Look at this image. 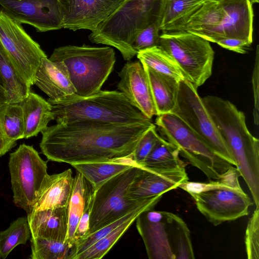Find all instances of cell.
I'll return each instance as SVG.
<instances>
[{
	"label": "cell",
	"mask_w": 259,
	"mask_h": 259,
	"mask_svg": "<svg viewBox=\"0 0 259 259\" xmlns=\"http://www.w3.org/2000/svg\"><path fill=\"white\" fill-rule=\"evenodd\" d=\"M152 120L110 123L90 120L56 123L41 132L39 146L47 159L70 164L131 158Z\"/></svg>",
	"instance_id": "6da1fadb"
},
{
	"label": "cell",
	"mask_w": 259,
	"mask_h": 259,
	"mask_svg": "<svg viewBox=\"0 0 259 259\" xmlns=\"http://www.w3.org/2000/svg\"><path fill=\"white\" fill-rule=\"evenodd\" d=\"M202 100L259 208L258 139L248 130L244 113L231 102L211 95Z\"/></svg>",
	"instance_id": "7a4b0ae2"
},
{
	"label": "cell",
	"mask_w": 259,
	"mask_h": 259,
	"mask_svg": "<svg viewBox=\"0 0 259 259\" xmlns=\"http://www.w3.org/2000/svg\"><path fill=\"white\" fill-rule=\"evenodd\" d=\"M57 123L90 120L110 123L151 120L134 107L120 91H102L87 97L75 95L58 101L48 99Z\"/></svg>",
	"instance_id": "3957f363"
},
{
	"label": "cell",
	"mask_w": 259,
	"mask_h": 259,
	"mask_svg": "<svg viewBox=\"0 0 259 259\" xmlns=\"http://www.w3.org/2000/svg\"><path fill=\"white\" fill-rule=\"evenodd\" d=\"M239 176L237 168L232 166L218 180L206 183L187 181L178 188L188 193L198 210L208 221L217 226L247 215L253 204L242 189Z\"/></svg>",
	"instance_id": "277c9868"
},
{
	"label": "cell",
	"mask_w": 259,
	"mask_h": 259,
	"mask_svg": "<svg viewBox=\"0 0 259 259\" xmlns=\"http://www.w3.org/2000/svg\"><path fill=\"white\" fill-rule=\"evenodd\" d=\"M164 0H125L89 35L90 40L117 49L124 60L137 53L132 44L137 33L160 20Z\"/></svg>",
	"instance_id": "5b68a950"
},
{
	"label": "cell",
	"mask_w": 259,
	"mask_h": 259,
	"mask_svg": "<svg viewBox=\"0 0 259 259\" xmlns=\"http://www.w3.org/2000/svg\"><path fill=\"white\" fill-rule=\"evenodd\" d=\"M135 221L149 258L195 257L190 231L178 215L152 209L141 212Z\"/></svg>",
	"instance_id": "8992f818"
},
{
	"label": "cell",
	"mask_w": 259,
	"mask_h": 259,
	"mask_svg": "<svg viewBox=\"0 0 259 259\" xmlns=\"http://www.w3.org/2000/svg\"><path fill=\"white\" fill-rule=\"evenodd\" d=\"M52 61L63 62L75 88V95L87 97L101 90L113 70L115 53L110 47L67 45L54 49Z\"/></svg>",
	"instance_id": "52a82bcc"
},
{
	"label": "cell",
	"mask_w": 259,
	"mask_h": 259,
	"mask_svg": "<svg viewBox=\"0 0 259 259\" xmlns=\"http://www.w3.org/2000/svg\"><path fill=\"white\" fill-rule=\"evenodd\" d=\"M155 123L162 138L176 146L180 155L210 180H218L232 166L217 154L173 113L157 115Z\"/></svg>",
	"instance_id": "ba28073f"
},
{
	"label": "cell",
	"mask_w": 259,
	"mask_h": 259,
	"mask_svg": "<svg viewBox=\"0 0 259 259\" xmlns=\"http://www.w3.org/2000/svg\"><path fill=\"white\" fill-rule=\"evenodd\" d=\"M134 165L116 175L93 190L89 217V234L121 219L134 209L152 205L130 199L127 193L140 168Z\"/></svg>",
	"instance_id": "9c48e42d"
},
{
	"label": "cell",
	"mask_w": 259,
	"mask_h": 259,
	"mask_svg": "<svg viewBox=\"0 0 259 259\" xmlns=\"http://www.w3.org/2000/svg\"><path fill=\"white\" fill-rule=\"evenodd\" d=\"M158 46L176 61L186 80L196 88L211 76L214 52L206 39L185 31L163 32Z\"/></svg>",
	"instance_id": "30bf717a"
},
{
	"label": "cell",
	"mask_w": 259,
	"mask_h": 259,
	"mask_svg": "<svg viewBox=\"0 0 259 259\" xmlns=\"http://www.w3.org/2000/svg\"><path fill=\"white\" fill-rule=\"evenodd\" d=\"M13 202L30 213L49 174L47 163L32 146L22 144L9 155Z\"/></svg>",
	"instance_id": "8fae6325"
},
{
	"label": "cell",
	"mask_w": 259,
	"mask_h": 259,
	"mask_svg": "<svg viewBox=\"0 0 259 259\" xmlns=\"http://www.w3.org/2000/svg\"><path fill=\"white\" fill-rule=\"evenodd\" d=\"M217 154L231 164L236 162L206 108L197 88L186 79L179 80L176 105L173 111Z\"/></svg>",
	"instance_id": "7c38bea8"
},
{
	"label": "cell",
	"mask_w": 259,
	"mask_h": 259,
	"mask_svg": "<svg viewBox=\"0 0 259 259\" xmlns=\"http://www.w3.org/2000/svg\"><path fill=\"white\" fill-rule=\"evenodd\" d=\"M0 47L24 80L34 85L42 58L47 57L39 44L15 21L0 10Z\"/></svg>",
	"instance_id": "4fadbf2b"
},
{
	"label": "cell",
	"mask_w": 259,
	"mask_h": 259,
	"mask_svg": "<svg viewBox=\"0 0 259 259\" xmlns=\"http://www.w3.org/2000/svg\"><path fill=\"white\" fill-rule=\"evenodd\" d=\"M1 9L17 23L34 27L37 32L63 28L58 0H0Z\"/></svg>",
	"instance_id": "5bb4252c"
},
{
	"label": "cell",
	"mask_w": 259,
	"mask_h": 259,
	"mask_svg": "<svg viewBox=\"0 0 259 259\" xmlns=\"http://www.w3.org/2000/svg\"><path fill=\"white\" fill-rule=\"evenodd\" d=\"M188 180L185 167L157 170L140 166L130 186L127 196L130 199L148 203L155 207L164 194Z\"/></svg>",
	"instance_id": "9a60e30c"
},
{
	"label": "cell",
	"mask_w": 259,
	"mask_h": 259,
	"mask_svg": "<svg viewBox=\"0 0 259 259\" xmlns=\"http://www.w3.org/2000/svg\"><path fill=\"white\" fill-rule=\"evenodd\" d=\"M125 0H58L63 28L91 31L108 18Z\"/></svg>",
	"instance_id": "2e32d148"
},
{
	"label": "cell",
	"mask_w": 259,
	"mask_h": 259,
	"mask_svg": "<svg viewBox=\"0 0 259 259\" xmlns=\"http://www.w3.org/2000/svg\"><path fill=\"white\" fill-rule=\"evenodd\" d=\"M117 89L131 104L151 119L157 112L146 71L139 61H128L118 73Z\"/></svg>",
	"instance_id": "e0dca14e"
},
{
	"label": "cell",
	"mask_w": 259,
	"mask_h": 259,
	"mask_svg": "<svg viewBox=\"0 0 259 259\" xmlns=\"http://www.w3.org/2000/svg\"><path fill=\"white\" fill-rule=\"evenodd\" d=\"M224 12L219 32V39H242L252 42L253 11L250 0L220 1ZM215 42V43H216Z\"/></svg>",
	"instance_id": "ac0fdd59"
},
{
	"label": "cell",
	"mask_w": 259,
	"mask_h": 259,
	"mask_svg": "<svg viewBox=\"0 0 259 259\" xmlns=\"http://www.w3.org/2000/svg\"><path fill=\"white\" fill-rule=\"evenodd\" d=\"M34 84L53 101L60 100L76 93L65 64L60 61L50 60L48 57L42 59Z\"/></svg>",
	"instance_id": "d6986e66"
},
{
	"label": "cell",
	"mask_w": 259,
	"mask_h": 259,
	"mask_svg": "<svg viewBox=\"0 0 259 259\" xmlns=\"http://www.w3.org/2000/svg\"><path fill=\"white\" fill-rule=\"evenodd\" d=\"M27 217L31 237L66 241L68 229V206L33 211Z\"/></svg>",
	"instance_id": "ffe728a7"
},
{
	"label": "cell",
	"mask_w": 259,
	"mask_h": 259,
	"mask_svg": "<svg viewBox=\"0 0 259 259\" xmlns=\"http://www.w3.org/2000/svg\"><path fill=\"white\" fill-rule=\"evenodd\" d=\"M73 181L72 171L70 168L59 174L49 175L32 211L67 206L73 190Z\"/></svg>",
	"instance_id": "44dd1931"
},
{
	"label": "cell",
	"mask_w": 259,
	"mask_h": 259,
	"mask_svg": "<svg viewBox=\"0 0 259 259\" xmlns=\"http://www.w3.org/2000/svg\"><path fill=\"white\" fill-rule=\"evenodd\" d=\"M224 12L220 1H206L189 18L180 31H185L216 42Z\"/></svg>",
	"instance_id": "7402d4cb"
},
{
	"label": "cell",
	"mask_w": 259,
	"mask_h": 259,
	"mask_svg": "<svg viewBox=\"0 0 259 259\" xmlns=\"http://www.w3.org/2000/svg\"><path fill=\"white\" fill-rule=\"evenodd\" d=\"M142 65L148 79L157 115L172 112L176 105L179 81L146 65Z\"/></svg>",
	"instance_id": "603a6c76"
},
{
	"label": "cell",
	"mask_w": 259,
	"mask_h": 259,
	"mask_svg": "<svg viewBox=\"0 0 259 259\" xmlns=\"http://www.w3.org/2000/svg\"><path fill=\"white\" fill-rule=\"evenodd\" d=\"M20 104L24 118V139L36 136L54 120L50 103L35 93L30 92Z\"/></svg>",
	"instance_id": "cb8c5ba5"
},
{
	"label": "cell",
	"mask_w": 259,
	"mask_h": 259,
	"mask_svg": "<svg viewBox=\"0 0 259 259\" xmlns=\"http://www.w3.org/2000/svg\"><path fill=\"white\" fill-rule=\"evenodd\" d=\"M207 0H164L159 28L163 32L179 31L189 18Z\"/></svg>",
	"instance_id": "d4e9b609"
},
{
	"label": "cell",
	"mask_w": 259,
	"mask_h": 259,
	"mask_svg": "<svg viewBox=\"0 0 259 259\" xmlns=\"http://www.w3.org/2000/svg\"><path fill=\"white\" fill-rule=\"evenodd\" d=\"M93 190L90 183L77 171L74 177L73 190L68 205V229L66 240L76 241L74 239L76 230L82 215L91 202Z\"/></svg>",
	"instance_id": "484cf974"
},
{
	"label": "cell",
	"mask_w": 259,
	"mask_h": 259,
	"mask_svg": "<svg viewBox=\"0 0 259 259\" xmlns=\"http://www.w3.org/2000/svg\"><path fill=\"white\" fill-rule=\"evenodd\" d=\"M134 165L136 164L131 158H125L71 165L84 177L95 190L106 181Z\"/></svg>",
	"instance_id": "4316f807"
},
{
	"label": "cell",
	"mask_w": 259,
	"mask_h": 259,
	"mask_svg": "<svg viewBox=\"0 0 259 259\" xmlns=\"http://www.w3.org/2000/svg\"><path fill=\"white\" fill-rule=\"evenodd\" d=\"M0 78L7 97V103H20L30 92L31 86L15 68L0 47Z\"/></svg>",
	"instance_id": "83f0119b"
},
{
	"label": "cell",
	"mask_w": 259,
	"mask_h": 259,
	"mask_svg": "<svg viewBox=\"0 0 259 259\" xmlns=\"http://www.w3.org/2000/svg\"><path fill=\"white\" fill-rule=\"evenodd\" d=\"M179 155L178 148L161 137L148 155L139 166L157 170L184 167L185 165L180 159Z\"/></svg>",
	"instance_id": "f1b7e54d"
},
{
	"label": "cell",
	"mask_w": 259,
	"mask_h": 259,
	"mask_svg": "<svg viewBox=\"0 0 259 259\" xmlns=\"http://www.w3.org/2000/svg\"><path fill=\"white\" fill-rule=\"evenodd\" d=\"M31 259H74L76 241H61L40 237L30 239Z\"/></svg>",
	"instance_id": "f546056e"
},
{
	"label": "cell",
	"mask_w": 259,
	"mask_h": 259,
	"mask_svg": "<svg viewBox=\"0 0 259 259\" xmlns=\"http://www.w3.org/2000/svg\"><path fill=\"white\" fill-rule=\"evenodd\" d=\"M139 61L153 70L172 76L178 80L186 79L176 61L159 46L139 51Z\"/></svg>",
	"instance_id": "4dcf8cb0"
},
{
	"label": "cell",
	"mask_w": 259,
	"mask_h": 259,
	"mask_svg": "<svg viewBox=\"0 0 259 259\" xmlns=\"http://www.w3.org/2000/svg\"><path fill=\"white\" fill-rule=\"evenodd\" d=\"M31 237L27 217H20L0 232V256L6 258L17 246L25 244Z\"/></svg>",
	"instance_id": "1f68e13d"
},
{
	"label": "cell",
	"mask_w": 259,
	"mask_h": 259,
	"mask_svg": "<svg viewBox=\"0 0 259 259\" xmlns=\"http://www.w3.org/2000/svg\"><path fill=\"white\" fill-rule=\"evenodd\" d=\"M142 212L138 211L118 226L108 234L96 241L75 259H98L102 258L116 243L137 217Z\"/></svg>",
	"instance_id": "d6a6232c"
},
{
	"label": "cell",
	"mask_w": 259,
	"mask_h": 259,
	"mask_svg": "<svg viewBox=\"0 0 259 259\" xmlns=\"http://www.w3.org/2000/svg\"><path fill=\"white\" fill-rule=\"evenodd\" d=\"M5 132L8 137L16 142L24 138V123L20 103H6L3 115Z\"/></svg>",
	"instance_id": "836d02e7"
},
{
	"label": "cell",
	"mask_w": 259,
	"mask_h": 259,
	"mask_svg": "<svg viewBox=\"0 0 259 259\" xmlns=\"http://www.w3.org/2000/svg\"><path fill=\"white\" fill-rule=\"evenodd\" d=\"M152 209L146 205L140 206L132 210L127 214L115 222L100 229L95 232L84 238L78 239L76 241V252L74 259H75V257L84 251L96 241L108 234L135 213L138 211L143 212Z\"/></svg>",
	"instance_id": "e575fe53"
},
{
	"label": "cell",
	"mask_w": 259,
	"mask_h": 259,
	"mask_svg": "<svg viewBox=\"0 0 259 259\" xmlns=\"http://www.w3.org/2000/svg\"><path fill=\"white\" fill-rule=\"evenodd\" d=\"M245 249L248 259L259 258V208L250 218L245 236Z\"/></svg>",
	"instance_id": "d590c367"
},
{
	"label": "cell",
	"mask_w": 259,
	"mask_h": 259,
	"mask_svg": "<svg viewBox=\"0 0 259 259\" xmlns=\"http://www.w3.org/2000/svg\"><path fill=\"white\" fill-rule=\"evenodd\" d=\"M159 24L160 20H157L137 33L132 44L137 54L139 51L158 46L160 31Z\"/></svg>",
	"instance_id": "8d00e7d4"
},
{
	"label": "cell",
	"mask_w": 259,
	"mask_h": 259,
	"mask_svg": "<svg viewBox=\"0 0 259 259\" xmlns=\"http://www.w3.org/2000/svg\"><path fill=\"white\" fill-rule=\"evenodd\" d=\"M161 136L158 135L156 125L150 127L139 140L131 155V159L139 165L151 151Z\"/></svg>",
	"instance_id": "74e56055"
},
{
	"label": "cell",
	"mask_w": 259,
	"mask_h": 259,
	"mask_svg": "<svg viewBox=\"0 0 259 259\" xmlns=\"http://www.w3.org/2000/svg\"><path fill=\"white\" fill-rule=\"evenodd\" d=\"M252 86L253 96V117L254 123L257 126L259 121V48L256 46L254 64L252 74Z\"/></svg>",
	"instance_id": "f35d334b"
},
{
	"label": "cell",
	"mask_w": 259,
	"mask_h": 259,
	"mask_svg": "<svg viewBox=\"0 0 259 259\" xmlns=\"http://www.w3.org/2000/svg\"><path fill=\"white\" fill-rule=\"evenodd\" d=\"M216 43L224 48L240 54L246 53L251 45L243 40L232 38H224Z\"/></svg>",
	"instance_id": "ab89813d"
},
{
	"label": "cell",
	"mask_w": 259,
	"mask_h": 259,
	"mask_svg": "<svg viewBox=\"0 0 259 259\" xmlns=\"http://www.w3.org/2000/svg\"><path fill=\"white\" fill-rule=\"evenodd\" d=\"M5 104H0V156L5 155L16 145V142L10 139L4 130L3 115Z\"/></svg>",
	"instance_id": "60d3db41"
},
{
	"label": "cell",
	"mask_w": 259,
	"mask_h": 259,
	"mask_svg": "<svg viewBox=\"0 0 259 259\" xmlns=\"http://www.w3.org/2000/svg\"><path fill=\"white\" fill-rule=\"evenodd\" d=\"M91 202L82 215L78 224L74 235V239L77 241L78 239L84 238L89 234V217L90 212Z\"/></svg>",
	"instance_id": "b9f144b4"
},
{
	"label": "cell",
	"mask_w": 259,
	"mask_h": 259,
	"mask_svg": "<svg viewBox=\"0 0 259 259\" xmlns=\"http://www.w3.org/2000/svg\"><path fill=\"white\" fill-rule=\"evenodd\" d=\"M7 103V97L5 89L0 82V104Z\"/></svg>",
	"instance_id": "7bdbcfd3"
},
{
	"label": "cell",
	"mask_w": 259,
	"mask_h": 259,
	"mask_svg": "<svg viewBox=\"0 0 259 259\" xmlns=\"http://www.w3.org/2000/svg\"><path fill=\"white\" fill-rule=\"evenodd\" d=\"M252 4L258 3L259 0H250Z\"/></svg>",
	"instance_id": "ee69618b"
},
{
	"label": "cell",
	"mask_w": 259,
	"mask_h": 259,
	"mask_svg": "<svg viewBox=\"0 0 259 259\" xmlns=\"http://www.w3.org/2000/svg\"><path fill=\"white\" fill-rule=\"evenodd\" d=\"M209 1H223V0H209Z\"/></svg>",
	"instance_id": "f6af8a7d"
},
{
	"label": "cell",
	"mask_w": 259,
	"mask_h": 259,
	"mask_svg": "<svg viewBox=\"0 0 259 259\" xmlns=\"http://www.w3.org/2000/svg\"><path fill=\"white\" fill-rule=\"evenodd\" d=\"M0 257H1V256H0Z\"/></svg>",
	"instance_id": "bcb514c9"
}]
</instances>
